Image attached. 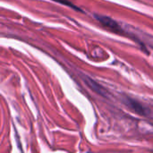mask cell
Segmentation results:
<instances>
[{
  "mask_svg": "<svg viewBox=\"0 0 153 153\" xmlns=\"http://www.w3.org/2000/svg\"><path fill=\"white\" fill-rule=\"evenodd\" d=\"M94 16L104 27H106L109 30L116 32V33H119V34L123 33V30L120 27V25L111 17H108L106 15H101V14H94Z\"/></svg>",
  "mask_w": 153,
  "mask_h": 153,
  "instance_id": "1",
  "label": "cell"
},
{
  "mask_svg": "<svg viewBox=\"0 0 153 153\" xmlns=\"http://www.w3.org/2000/svg\"><path fill=\"white\" fill-rule=\"evenodd\" d=\"M126 104L130 108H132L134 112H136L138 115H141V116L146 115V110H145L144 107L141 103L136 101L135 100H133L131 98H126Z\"/></svg>",
  "mask_w": 153,
  "mask_h": 153,
  "instance_id": "2",
  "label": "cell"
},
{
  "mask_svg": "<svg viewBox=\"0 0 153 153\" xmlns=\"http://www.w3.org/2000/svg\"><path fill=\"white\" fill-rule=\"evenodd\" d=\"M54 1H56V2H57V3H59V4H65V5H66V6H69V7H71V8L76 10V11L82 12V10H81L78 6L74 5V4L71 1H69V0H54Z\"/></svg>",
  "mask_w": 153,
  "mask_h": 153,
  "instance_id": "4",
  "label": "cell"
},
{
  "mask_svg": "<svg viewBox=\"0 0 153 153\" xmlns=\"http://www.w3.org/2000/svg\"><path fill=\"white\" fill-rule=\"evenodd\" d=\"M85 82L88 84V86L92 90V91H94L96 93H98V94H100V95H102V96H104V95H106V90L100 85V84H99L96 81H94V80H92L91 78H90V77H86V79H85Z\"/></svg>",
  "mask_w": 153,
  "mask_h": 153,
  "instance_id": "3",
  "label": "cell"
}]
</instances>
